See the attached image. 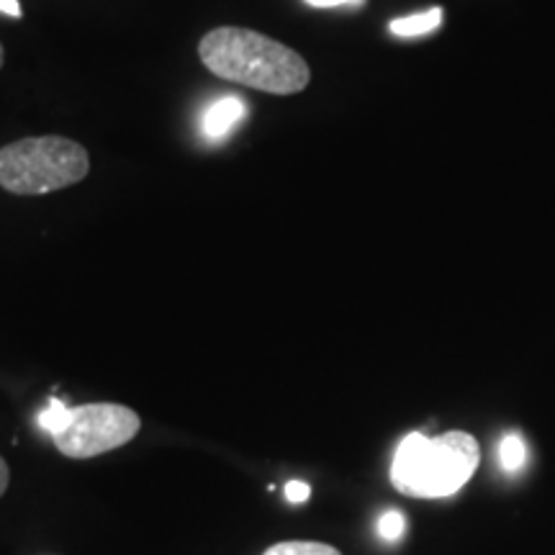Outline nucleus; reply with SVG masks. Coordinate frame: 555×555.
Here are the masks:
<instances>
[{"label":"nucleus","instance_id":"12","mask_svg":"<svg viewBox=\"0 0 555 555\" xmlns=\"http://www.w3.org/2000/svg\"><path fill=\"white\" fill-rule=\"evenodd\" d=\"M304 3L314 5V9H337V5H360L365 0H304Z\"/></svg>","mask_w":555,"mask_h":555},{"label":"nucleus","instance_id":"5","mask_svg":"<svg viewBox=\"0 0 555 555\" xmlns=\"http://www.w3.org/2000/svg\"><path fill=\"white\" fill-rule=\"evenodd\" d=\"M242 119H245V99L224 95V99L214 101L211 106L204 111L201 131H204L206 139H224Z\"/></svg>","mask_w":555,"mask_h":555},{"label":"nucleus","instance_id":"8","mask_svg":"<svg viewBox=\"0 0 555 555\" xmlns=\"http://www.w3.org/2000/svg\"><path fill=\"white\" fill-rule=\"evenodd\" d=\"M499 461H502L504 470H509V474H515V470L522 468L527 461V448L522 437L515 433L504 435V440L499 442Z\"/></svg>","mask_w":555,"mask_h":555},{"label":"nucleus","instance_id":"2","mask_svg":"<svg viewBox=\"0 0 555 555\" xmlns=\"http://www.w3.org/2000/svg\"><path fill=\"white\" fill-rule=\"evenodd\" d=\"M481 450L474 435L453 433L427 437L406 435L391 463V483L401 494L416 499L453 496L476 474Z\"/></svg>","mask_w":555,"mask_h":555},{"label":"nucleus","instance_id":"13","mask_svg":"<svg viewBox=\"0 0 555 555\" xmlns=\"http://www.w3.org/2000/svg\"><path fill=\"white\" fill-rule=\"evenodd\" d=\"M0 13H5V16L11 18H21L18 0H0Z\"/></svg>","mask_w":555,"mask_h":555},{"label":"nucleus","instance_id":"14","mask_svg":"<svg viewBox=\"0 0 555 555\" xmlns=\"http://www.w3.org/2000/svg\"><path fill=\"white\" fill-rule=\"evenodd\" d=\"M9 483H11V470H9V463H5L3 457H0V496L5 494V489H9Z\"/></svg>","mask_w":555,"mask_h":555},{"label":"nucleus","instance_id":"4","mask_svg":"<svg viewBox=\"0 0 555 555\" xmlns=\"http://www.w3.org/2000/svg\"><path fill=\"white\" fill-rule=\"evenodd\" d=\"M142 429L134 409L121 404H82L69 412V422L52 437L62 455L86 461L124 448Z\"/></svg>","mask_w":555,"mask_h":555},{"label":"nucleus","instance_id":"7","mask_svg":"<svg viewBox=\"0 0 555 555\" xmlns=\"http://www.w3.org/2000/svg\"><path fill=\"white\" fill-rule=\"evenodd\" d=\"M262 555H343V553L327 543H314V540H288V543H278L273 547H268Z\"/></svg>","mask_w":555,"mask_h":555},{"label":"nucleus","instance_id":"9","mask_svg":"<svg viewBox=\"0 0 555 555\" xmlns=\"http://www.w3.org/2000/svg\"><path fill=\"white\" fill-rule=\"evenodd\" d=\"M69 412H73V409L65 406V401L52 397L44 412H39L37 425L44 429V433H50L54 437L57 433H62V429H65V425L69 422Z\"/></svg>","mask_w":555,"mask_h":555},{"label":"nucleus","instance_id":"1","mask_svg":"<svg viewBox=\"0 0 555 555\" xmlns=\"http://www.w3.org/2000/svg\"><path fill=\"white\" fill-rule=\"evenodd\" d=\"M198 57L219 80L270 95L301 93L311 80L307 60L296 50L242 26H219L204 34Z\"/></svg>","mask_w":555,"mask_h":555},{"label":"nucleus","instance_id":"10","mask_svg":"<svg viewBox=\"0 0 555 555\" xmlns=\"http://www.w3.org/2000/svg\"><path fill=\"white\" fill-rule=\"evenodd\" d=\"M404 527H406V522H404V515H401V512H386L378 522V532H380V538L391 540L393 543V540H399L401 535H404Z\"/></svg>","mask_w":555,"mask_h":555},{"label":"nucleus","instance_id":"6","mask_svg":"<svg viewBox=\"0 0 555 555\" xmlns=\"http://www.w3.org/2000/svg\"><path fill=\"white\" fill-rule=\"evenodd\" d=\"M440 24H442V9H429L425 13H414V16L393 18L391 26H388V31H391L393 37L412 39V37H422V34L435 31Z\"/></svg>","mask_w":555,"mask_h":555},{"label":"nucleus","instance_id":"3","mask_svg":"<svg viewBox=\"0 0 555 555\" xmlns=\"http://www.w3.org/2000/svg\"><path fill=\"white\" fill-rule=\"evenodd\" d=\"M90 155L67 137H26L0 147V189L16 196H44L86 180Z\"/></svg>","mask_w":555,"mask_h":555},{"label":"nucleus","instance_id":"15","mask_svg":"<svg viewBox=\"0 0 555 555\" xmlns=\"http://www.w3.org/2000/svg\"><path fill=\"white\" fill-rule=\"evenodd\" d=\"M3 60H5V52H3V44H0V67H3Z\"/></svg>","mask_w":555,"mask_h":555},{"label":"nucleus","instance_id":"11","mask_svg":"<svg viewBox=\"0 0 555 555\" xmlns=\"http://www.w3.org/2000/svg\"><path fill=\"white\" fill-rule=\"evenodd\" d=\"M283 494H286L291 504H304L311 496V486L304 481H288L286 489H283Z\"/></svg>","mask_w":555,"mask_h":555}]
</instances>
